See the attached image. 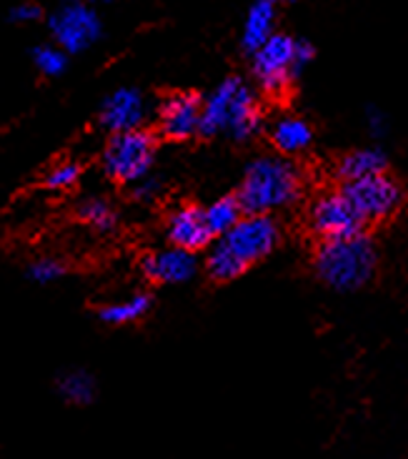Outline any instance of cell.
<instances>
[{
  "label": "cell",
  "instance_id": "cell-14",
  "mask_svg": "<svg viewBox=\"0 0 408 459\" xmlns=\"http://www.w3.org/2000/svg\"><path fill=\"white\" fill-rule=\"evenodd\" d=\"M276 11H278L276 0H253V5L248 8L246 23H243V36H241L243 48L253 53L260 43H266L273 36Z\"/></svg>",
  "mask_w": 408,
  "mask_h": 459
},
{
  "label": "cell",
  "instance_id": "cell-4",
  "mask_svg": "<svg viewBox=\"0 0 408 459\" xmlns=\"http://www.w3.org/2000/svg\"><path fill=\"white\" fill-rule=\"evenodd\" d=\"M376 247L369 236L356 234L348 238L323 241L316 251V273L323 284L338 291H353L366 286L376 273Z\"/></svg>",
  "mask_w": 408,
  "mask_h": 459
},
{
  "label": "cell",
  "instance_id": "cell-21",
  "mask_svg": "<svg viewBox=\"0 0 408 459\" xmlns=\"http://www.w3.org/2000/svg\"><path fill=\"white\" fill-rule=\"evenodd\" d=\"M33 63L40 74L61 75L68 65V58H65V50L58 48V46H38L33 50Z\"/></svg>",
  "mask_w": 408,
  "mask_h": 459
},
{
  "label": "cell",
  "instance_id": "cell-19",
  "mask_svg": "<svg viewBox=\"0 0 408 459\" xmlns=\"http://www.w3.org/2000/svg\"><path fill=\"white\" fill-rule=\"evenodd\" d=\"M61 397L68 399L71 404H88L96 397V382L86 372H68L58 382Z\"/></svg>",
  "mask_w": 408,
  "mask_h": 459
},
{
  "label": "cell",
  "instance_id": "cell-24",
  "mask_svg": "<svg viewBox=\"0 0 408 459\" xmlns=\"http://www.w3.org/2000/svg\"><path fill=\"white\" fill-rule=\"evenodd\" d=\"M158 191H161V184L156 181V178H150V176H143L140 181L133 184V196L140 201H150L158 196Z\"/></svg>",
  "mask_w": 408,
  "mask_h": 459
},
{
  "label": "cell",
  "instance_id": "cell-23",
  "mask_svg": "<svg viewBox=\"0 0 408 459\" xmlns=\"http://www.w3.org/2000/svg\"><path fill=\"white\" fill-rule=\"evenodd\" d=\"M28 273L38 284H53L63 276V264H58L55 259H38Z\"/></svg>",
  "mask_w": 408,
  "mask_h": 459
},
{
  "label": "cell",
  "instance_id": "cell-9",
  "mask_svg": "<svg viewBox=\"0 0 408 459\" xmlns=\"http://www.w3.org/2000/svg\"><path fill=\"white\" fill-rule=\"evenodd\" d=\"M309 224L310 231L323 241L356 236L366 226L344 191H326L313 201L309 212Z\"/></svg>",
  "mask_w": 408,
  "mask_h": 459
},
{
  "label": "cell",
  "instance_id": "cell-5",
  "mask_svg": "<svg viewBox=\"0 0 408 459\" xmlns=\"http://www.w3.org/2000/svg\"><path fill=\"white\" fill-rule=\"evenodd\" d=\"M153 153H156V141L140 128L113 134L111 143L103 153V171L111 176L113 181L136 184L143 176L150 174Z\"/></svg>",
  "mask_w": 408,
  "mask_h": 459
},
{
  "label": "cell",
  "instance_id": "cell-8",
  "mask_svg": "<svg viewBox=\"0 0 408 459\" xmlns=\"http://www.w3.org/2000/svg\"><path fill=\"white\" fill-rule=\"evenodd\" d=\"M341 191L353 204L363 224H378L388 216H394V212L401 206V196H404L401 186L386 171L363 176L356 181H346Z\"/></svg>",
  "mask_w": 408,
  "mask_h": 459
},
{
  "label": "cell",
  "instance_id": "cell-13",
  "mask_svg": "<svg viewBox=\"0 0 408 459\" xmlns=\"http://www.w3.org/2000/svg\"><path fill=\"white\" fill-rule=\"evenodd\" d=\"M168 241L178 248H186V251H199L210 244L208 221H206V213L199 206H183L178 212L171 213L168 219Z\"/></svg>",
  "mask_w": 408,
  "mask_h": 459
},
{
  "label": "cell",
  "instance_id": "cell-17",
  "mask_svg": "<svg viewBox=\"0 0 408 459\" xmlns=\"http://www.w3.org/2000/svg\"><path fill=\"white\" fill-rule=\"evenodd\" d=\"M150 311V297L149 294H133V297L113 301L108 307L100 309V319L113 326H123V324H133L143 319Z\"/></svg>",
  "mask_w": 408,
  "mask_h": 459
},
{
  "label": "cell",
  "instance_id": "cell-3",
  "mask_svg": "<svg viewBox=\"0 0 408 459\" xmlns=\"http://www.w3.org/2000/svg\"><path fill=\"white\" fill-rule=\"evenodd\" d=\"M301 194V171L281 156H263L246 169L238 191L243 213H271L291 206Z\"/></svg>",
  "mask_w": 408,
  "mask_h": 459
},
{
  "label": "cell",
  "instance_id": "cell-1",
  "mask_svg": "<svg viewBox=\"0 0 408 459\" xmlns=\"http://www.w3.org/2000/svg\"><path fill=\"white\" fill-rule=\"evenodd\" d=\"M281 241V229L271 213H246L238 224L218 236L206 256V269L216 281H234L248 266L266 259Z\"/></svg>",
  "mask_w": 408,
  "mask_h": 459
},
{
  "label": "cell",
  "instance_id": "cell-11",
  "mask_svg": "<svg viewBox=\"0 0 408 459\" xmlns=\"http://www.w3.org/2000/svg\"><path fill=\"white\" fill-rule=\"evenodd\" d=\"M146 118V100L136 88H118L100 106V126L111 134L140 128Z\"/></svg>",
  "mask_w": 408,
  "mask_h": 459
},
{
  "label": "cell",
  "instance_id": "cell-10",
  "mask_svg": "<svg viewBox=\"0 0 408 459\" xmlns=\"http://www.w3.org/2000/svg\"><path fill=\"white\" fill-rule=\"evenodd\" d=\"M200 111L203 103L196 93H171L163 100L158 113L161 134L171 141H186L200 131Z\"/></svg>",
  "mask_w": 408,
  "mask_h": 459
},
{
  "label": "cell",
  "instance_id": "cell-25",
  "mask_svg": "<svg viewBox=\"0 0 408 459\" xmlns=\"http://www.w3.org/2000/svg\"><path fill=\"white\" fill-rule=\"evenodd\" d=\"M40 8H38L36 3H23V5H18V8H13V21H18V23H33L40 18Z\"/></svg>",
  "mask_w": 408,
  "mask_h": 459
},
{
  "label": "cell",
  "instance_id": "cell-12",
  "mask_svg": "<svg viewBox=\"0 0 408 459\" xmlns=\"http://www.w3.org/2000/svg\"><path fill=\"white\" fill-rule=\"evenodd\" d=\"M143 273L156 284H183L196 273V256L186 248H163L143 259Z\"/></svg>",
  "mask_w": 408,
  "mask_h": 459
},
{
  "label": "cell",
  "instance_id": "cell-2",
  "mask_svg": "<svg viewBox=\"0 0 408 459\" xmlns=\"http://www.w3.org/2000/svg\"><path fill=\"white\" fill-rule=\"evenodd\" d=\"M263 124L260 106L253 88L243 78H225L210 93L200 111V131L203 136H228L248 141L256 136Z\"/></svg>",
  "mask_w": 408,
  "mask_h": 459
},
{
  "label": "cell",
  "instance_id": "cell-7",
  "mask_svg": "<svg viewBox=\"0 0 408 459\" xmlns=\"http://www.w3.org/2000/svg\"><path fill=\"white\" fill-rule=\"evenodd\" d=\"M50 33L55 46L65 53H83L100 38L103 23L93 5L86 0H68L50 15Z\"/></svg>",
  "mask_w": 408,
  "mask_h": 459
},
{
  "label": "cell",
  "instance_id": "cell-6",
  "mask_svg": "<svg viewBox=\"0 0 408 459\" xmlns=\"http://www.w3.org/2000/svg\"><path fill=\"white\" fill-rule=\"evenodd\" d=\"M301 74L296 65V40L284 33H273L253 50V75L259 86L271 96H284L291 81Z\"/></svg>",
  "mask_w": 408,
  "mask_h": 459
},
{
  "label": "cell",
  "instance_id": "cell-20",
  "mask_svg": "<svg viewBox=\"0 0 408 459\" xmlns=\"http://www.w3.org/2000/svg\"><path fill=\"white\" fill-rule=\"evenodd\" d=\"M78 216H81V221H86L96 231H111L115 226V212H113L111 204L103 199L83 201L78 209Z\"/></svg>",
  "mask_w": 408,
  "mask_h": 459
},
{
  "label": "cell",
  "instance_id": "cell-22",
  "mask_svg": "<svg viewBox=\"0 0 408 459\" xmlns=\"http://www.w3.org/2000/svg\"><path fill=\"white\" fill-rule=\"evenodd\" d=\"M81 178V166L73 161H63L58 166H53L46 176V186L53 188V191H65L78 184Z\"/></svg>",
  "mask_w": 408,
  "mask_h": 459
},
{
  "label": "cell",
  "instance_id": "cell-16",
  "mask_svg": "<svg viewBox=\"0 0 408 459\" xmlns=\"http://www.w3.org/2000/svg\"><path fill=\"white\" fill-rule=\"evenodd\" d=\"M386 171V159L381 151L376 149H361L348 153L338 163V176L344 181H356V178H363V176H373Z\"/></svg>",
  "mask_w": 408,
  "mask_h": 459
},
{
  "label": "cell",
  "instance_id": "cell-26",
  "mask_svg": "<svg viewBox=\"0 0 408 459\" xmlns=\"http://www.w3.org/2000/svg\"><path fill=\"white\" fill-rule=\"evenodd\" d=\"M86 3H103V0H86Z\"/></svg>",
  "mask_w": 408,
  "mask_h": 459
},
{
  "label": "cell",
  "instance_id": "cell-15",
  "mask_svg": "<svg viewBox=\"0 0 408 459\" xmlns=\"http://www.w3.org/2000/svg\"><path fill=\"white\" fill-rule=\"evenodd\" d=\"M271 141L281 153L293 156V153H301V151L309 149L310 141H313V128L303 118L285 116V118H281L278 124L273 126Z\"/></svg>",
  "mask_w": 408,
  "mask_h": 459
},
{
  "label": "cell",
  "instance_id": "cell-18",
  "mask_svg": "<svg viewBox=\"0 0 408 459\" xmlns=\"http://www.w3.org/2000/svg\"><path fill=\"white\" fill-rule=\"evenodd\" d=\"M203 213H206V221H208L210 234H213V238H216V236H223L225 231H231V229L238 224V219L243 216V209H241L238 199L225 196V199L213 201L208 209H203Z\"/></svg>",
  "mask_w": 408,
  "mask_h": 459
}]
</instances>
